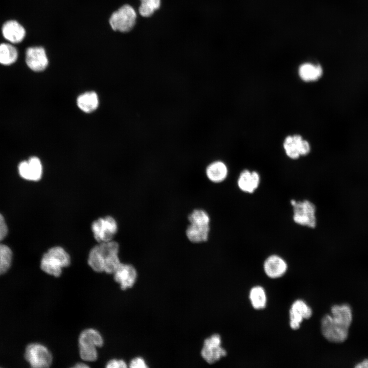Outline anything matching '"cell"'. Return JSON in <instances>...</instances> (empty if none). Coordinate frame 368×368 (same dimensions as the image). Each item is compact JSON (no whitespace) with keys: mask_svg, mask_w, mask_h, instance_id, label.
Listing matches in <instances>:
<instances>
[{"mask_svg":"<svg viewBox=\"0 0 368 368\" xmlns=\"http://www.w3.org/2000/svg\"><path fill=\"white\" fill-rule=\"evenodd\" d=\"M352 320V311L349 305H334L331 308V315L327 314L321 319V333L331 342H342L348 337Z\"/></svg>","mask_w":368,"mask_h":368,"instance_id":"6da1fadb","label":"cell"},{"mask_svg":"<svg viewBox=\"0 0 368 368\" xmlns=\"http://www.w3.org/2000/svg\"><path fill=\"white\" fill-rule=\"evenodd\" d=\"M119 244L114 241L99 243L89 251L87 262L96 272L113 273L121 263Z\"/></svg>","mask_w":368,"mask_h":368,"instance_id":"7a4b0ae2","label":"cell"},{"mask_svg":"<svg viewBox=\"0 0 368 368\" xmlns=\"http://www.w3.org/2000/svg\"><path fill=\"white\" fill-rule=\"evenodd\" d=\"M136 19L137 13L133 7L129 4H124L110 13L107 24L113 32L124 34L134 28Z\"/></svg>","mask_w":368,"mask_h":368,"instance_id":"3957f363","label":"cell"},{"mask_svg":"<svg viewBox=\"0 0 368 368\" xmlns=\"http://www.w3.org/2000/svg\"><path fill=\"white\" fill-rule=\"evenodd\" d=\"M71 263V258L66 250L60 246L50 248L42 257L40 267L45 273L59 277L62 268L67 267Z\"/></svg>","mask_w":368,"mask_h":368,"instance_id":"277c9868","label":"cell"},{"mask_svg":"<svg viewBox=\"0 0 368 368\" xmlns=\"http://www.w3.org/2000/svg\"><path fill=\"white\" fill-rule=\"evenodd\" d=\"M103 344V339L97 330L88 328L82 331L78 339L79 355L81 358L87 361H94L97 360V347Z\"/></svg>","mask_w":368,"mask_h":368,"instance_id":"5b68a950","label":"cell"},{"mask_svg":"<svg viewBox=\"0 0 368 368\" xmlns=\"http://www.w3.org/2000/svg\"><path fill=\"white\" fill-rule=\"evenodd\" d=\"M25 358L34 368H47L52 363L53 357L47 347L37 343L28 344L25 350Z\"/></svg>","mask_w":368,"mask_h":368,"instance_id":"8992f818","label":"cell"},{"mask_svg":"<svg viewBox=\"0 0 368 368\" xmlns=\"http://www.w3.org/2000/svg\"><path fill=\"white\" fill-rule=\"evenodd\" d=\"M293 209V219L300 225L314 228L316 224V209L311 202L305 200L303 201H291Z\"/></svg>","mask_w":368,"mask_h":368,"instance_id":"52a82bcc","label":"cell"},{"mask_svg":"<svg viewBox=\"0 0 368 368\" xmlns=\"http://www.w3.org/2000/svg\"><path fill=\"white\" fill-rule=\"evenodd\" d=\"M94 238L99 243L111 241L118 231V224L110 216L101 217L91 224Z\"/></svg>","mask_w":368,"mask_h":368,"instance_id":"ba28073f","label":"cell"},{"mask_svg":"<svg viewBox=\"0 0 368 368\" xmlns=\"http://www.w3.org/2000/svg\"><path fill=\"white\" fill-rule=\"evenodd\" d=\"M221 337L218 334H213L204 340L201 355L208 363H213L226 355V351L221 347Z\"/></svg>","mask_w":368,"mask_h":368,"instance_id":"9c48e42d","label":"cell"},{"mask_svg":"<svg viewBox=\"0 0 368 368\" xmlns=\"http://www.w3.org/2000/svg\"><path fill=\"white\" fill-rule=\"evenodd\" d=\"M25 60L29 68L36 72L45 70L49 62L46 50L42 46L28 48L26 51Z\"/></svg>","mask_w":368,"mask_h":368,"instance_id":"30bf717a","label":"cell"},{"mask_svg":"<svg viewBox=\"0 0 368 368\" xmlns=\"http://www.w3.org/2000/svg\"><path fill=\"white\" fill-rule=\"evenodd\" d=\"M283 146L287 155L292 159H296L300 155H306L310 150L308 142L303 140L300 135L286 137Z\"/></svg>","mask_w":368,"mask_h":368,"instance_id":"8fae6325","label":"cell"},{"mask_svg":"<svg viewBox=\"0 0 368 368\" xmlns=\"http://www.w3.org/2000/svg\"><path fill=\"white\" fill-rule=\"evenodd\" d=\"M18 169L20 176L26 180L38 181L41 178L42 166L37 157L32 156L28 160L21 162Z\"/></svg>","mask_w":368,"mask_h":368,"instance_id":"7c38bea8","label":"cell"},{"mask_svg":"<svg viewBox=\"0 0 368 368\" xmlns=\"http://www.w3.org/2000/svg\"><path fill=\"white\" fill-rule=\"evenodd\" d=\"M312 314L311 308L303 300H297L292 304L289 310L290 326L296 330L304 319L309 318Z\"/></svg>","mask_w":368,"mask_h":368,"instance_id":"4fadbf2b","label":"cell"},{"mask_svg":"<svg viewBox=\"0 0 368 368\" xmlns=\"http://www.w3.org/2000/svg\"><path fill=\"white\" fill-rule=\"evenodd\" d=\"M113 274L114 281L120 284L122 290L132 287L137 278L136 271L132 265L122 263Z\"/></svg>","mask_w":368,"mask_h":368,"instance_id":"5bb4252c","label":"cell"},{"mask_svg":"<svg viewBox=\"0 0 368 368\" xmlns=\"http://www.w3.org/2000/svg\"><path fill=\"white\" fill-rule=\"evenodd\" d=\"M264 270L269 278L275 279L282 277L286 272L287 264L286 261L278 255H271L265 261Z\"/></svg>","mask_w":368,"mask_h":368,"instance_id":"9a60e30c","label":"cell"},{"mask_svg":"<svg viewBox=\"0 0 368 368\" xmlns=\"http://www.w3.org/2000/svg\"><path fill=\"white\" fill-rule=\"evenodd\" d=\"M2 32L4 37L13 43L22 41L26 34L25 28L14 20L5 22L2 26Z\"/></svg>","mask_w":368,"mask_h":368,"instance_id":"2e32d148","label":"cell"},{"mask_svg":"<svg viewBox=\"0 0 368 368\" xmlns=\"http://www.w3.org/2000/svg\"><path fill=\"white\" fill-rule=\"evenodd\" d=\"M260 180V176L257 172L244 170L241 172L237 183L242 191L251 193L258 188Z\"/></svg>","mask_w":368,"mask_h":368,"instance_id":"e0dca14e","label":"cell"},{"mask_svg":"<svg viewBox=\"0 0 368 368\" xmlns=\"http://www.w3.org/2000/svg\"><path fill=\"white\" fill-rule=\"evenodd\" d=\"M208 178L214 183H220L224 181L228 174L226 165L221 161H215L208 166L205 170Z\"/></svg>","mask_w":368,"mask_h":368,"instance_id":"ac0fdd59","label":"cell"},{"mask_svg":"<svg viewBox=\"0 0 368 368\" xmlns=\"http://www.w3.org/2000/svg\"><path fill=\"white\" fill-rule=\"evenodd\" d=\"M210 230V225L190 223L186 231V235L191 242L201 243L208 240Z\"/></svg>","mask_w":368,"mask_h":368,"instance_id":"d6986e66","label":"cell"},{"mask_svg":"<svg viewBox=\"0 0 368 368\" xmlns=\"http://www.w3.org/2000/svg\"><path fill=\"white\" fill-rule=\"evenodd\" d=\"M78 107L83 111L89 113L95 110L99 105V98L94 91L85 92L77 99Z\"/></svg>","mask_w":368,"mask_h":368,"instance_id":"ffe728a7","label":"cell"},{"mask_svg":"<svg viewBox=\"0 0 368 368\" xmlns=\"http://www.w3.org/2000/svg\"><path fill=\"white\" fill-rule=\"evenodd\" d=\"M323 73V68L320 65L310 63L302 64L298 69L299 76L305 81H316L321 77Z\"/></svg>","mask_w":368,"mask_h":368,"instance_id":"44dd1931","label":"cell"},{"mask_svg":"<svg viewBox=\"0 0 368 368\" xmlns=\"http://www.w3.org/2000/svg\"><path fill=\"white\" fill-rule=\"evenodd\" d=\"M18 57V52L15 47L9 43L0 44V63L9 65L14 63Z\"/></svg>","mask_w":368,"mask_h":368,"instance_id":"7402d4cb","label":"cell"},{"mask_svg":"<svg viewBox=\"0 0 368 368\" xmlns=\"http://www.w3.org/2000/svg\"><path fill=\"white\" fill-rule=\"evenodd\" d=\"M249 299L252 306L256 309H262L266 306V295L264 289L261 286H256L250 289Z\"/></svg>","mask_w":368,"mask_h":368,"instance_id":"603a6c76","label":"cell"},{"mask_svg":"<svg viewBox=\"0 0 368 368\" xmlns=\"http://www.w3.org/2000/svg\"><path fill=\"white\" fill-rule=\"evenodd\" d=\"M140 1L139 13L144 17L151 16L159 8L161 4V0H140Z\"/></svg>","mask_w":368,"mask_h":368,"instance_id":"cb8c5ba5","label":"cell"},{"mask_svg":"<svg viewBox=\"0 0 368 368\" xmlns=\"http://www.w3.org/2000/svg\"><path fill=\"white\" fill-rule=\"evenodd\" d=\"M12 252L7 245L0 243V275L6 273L11 266Z\"/></svg>","mask_w":368,"mask_h":368,"instance_id":"d4e9b609","label":"cell"},{"mask_svg":"<svg viewBox=\"0 0 368 368\" xmlns=\"http://www.w3.org/2000/svg\"><path fill=\"white\" fill-rule=\"evenodd\" d=\"M190 223L210 225V217L209 214L202 209L193 210L188 216Z\"/></svg>","mask_w":368,"mask_h":368,"instance_id":"484cf974","label":"cell"},{"mask_svg":"<svg viewBox=\"0 0 368 368\" xmlns=\"http://www.w3.org/2000/svg\"><path fill=\"white\" fill-rule=\"evenodd\" d=\"M127 364L126 362L122 359H111L109 360L106 365L107 368H125Z\"/></svg>","mask_w":368,"mask_h":368,"instance_id":"4316f807","label":"cell"},{"mask_svg":"<svg viewBox=\"0 0 368 368\" xmlns=\"http://www.w3.org/2000/svg\"><path fill=\"white\" fill-rule=\"evenodd\" d=\"M129 367L131 368H146L147 365L145 360L141 357H136L130 361Z\"/></svg>","mask_w":368,"mask_h":368,"instance_id":"83f0119b","label":"cell"},{"mask_svg":"<svg viewBox=\"0 0 368 368\" xmlns=\"http://www.w3.org/2000/svg\"><path fill=\"white\" fill-rule=\"evenodd\" d=\"M8 231V229L5 219L0 213V241L6 237Z\"/></svg>","mask_w":368,"mask_h":368,"instance_id":"f1b7e54d","label":"cell"},{"mask_svg":"<svg viewBox=\"0 0 368 368\" xmlns=\"http://www.w3.org/2000/svg\"><path fill=\"white\" fill-rule=\"evenodd\" d=\"M357 368H368V359H364L355 366Z\"/></svg>","mask_w":368,"mask_h":368,"instance_id":"f546056e","label":"cell"},{"mask_svg":"<svg viewBox=\"0 0 368 368\" xmlns=\"http://www.w3.org/2000/svg\"><path fill=\"white\" fill-rule=\"evenodd\" d=\"M89 367L88 365H87L83 363H81V362L76 363L75 364V365H74L73 366V367H75V368H83V367Z\"/></svg>","mask_w":368,"mask_h":368,"instance_id":"4dcf8cb0","label":"cell"}]
</instances>
